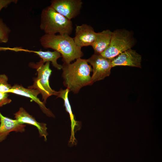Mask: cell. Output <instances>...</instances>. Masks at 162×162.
Masks as SVG:
<instances>
[{
  "label": "cell",
  "instance_id": "cell-1",
  "mask_svg": "<svg viewBox=\"0 0 162 162\" xmlns=\"http://www.w3.org/2000/svg\"><path fill=\"white\" fill-rule=\"evenodd\" d=\"M62 67L63 83L70 91L77 94L83 87L92 85V69L86 59L79 58L71 64L64 63Z\"/></svg>",
  "mask_w": 162,
  "mask_h": 162
},
{
  "label": "cell",
  "instance_id": "cell-2",
  "mask_svg": "<svg viewBox=\"0 0 162 162\" xmlns=\"http://www.w3.org/2000/svg\"><path fill=\"white\" fill-rule=\"evenodd\" d=\"M39 40L44 48L52 49L59 52L64 63H70L83 56L81 48L76 45L73 38L69 35L45 34Z\"/></svg>",
  "mask_w": 162,
  "mask_h": 162
},
{
  "label": "cell",
  "instance_id": "cell-3",
  "mask_svg": "<svg viewBox=\"0 0 162 162\" xmlns=\"http://www.w3.org/2000/svg\"><path fill=\"white\" fill-rule=\"evenodd\" d=\"M40 29L45 34L70 35L73 30V22L56 11L50 6L44 8L40 15Z\"/></svg>",
  "mask_w": 162,
  "mask_h": 162
},
{
  "label": "cell",
  "instance_id": "cell-4",
  "mask_svg": "<svg viewBox=\"0 0 162 162\" xmlns=\"http://www.w3.org/2000/svg\"><path fill=\"white\" fill-rule=\"evenodd\" d=\"M136 43L132 32L124 29L116 30L112 32L108 47L100 55L112 60L121 53L131 49Z\"/></svg>",
  "mask_w": 162,
  "mask_h": 162
},
{
  "label": "cell",
  "instance_id": "cell-5",
  "mask_svg": "<svg viewBox=\"0 0 162 162\" xmlns=\"http://www.w3.org/2000/svg\"><path fill=\"white\" fill-rule=\"evenodd\" d=\"M44 64L41 60L36 63L32 62L29 64L30 67L36 69L38 75L34 79L33 84L28 86V88L39 91L42 95L43 102L45 104L50 96H57L58 92L52 89L49 84V78L52 72L50 67V62Z\"/></svg>",
  "mask_w": 162,
  "mask_h": 162
},
{
  "label": "cell",
  "instance_id": "cell-6",
  "mask_svg": "<svg viewBox=\"0 0 162 162\" xmlns=\"http://www.w3.org/2000/svg\"><path fill=\"white\" fill-rule=\"evenodd\" d=\"M86 60L93 67L92 85L95 82L103 80L110 74L112 68V60L105 58L100 55L94 54Z\"/></svg>",
  "mask_w": 162,
  "mask_h": 162
},
{
  "label": "cell",
  "instance_id": "cell-7",
  "mask_svg": "<svg viewBox=\"0 0 162 162\" xmlns=\"http://www.w3.org/2000/svg\"><path fill=\"white\" fill-rule=\"evenodd\" d=\"M50 2L51 7L70 20L80 14L83 4L81 0H52Z\"/></svg>",
  "mask_w": 162,
  "mask_h": 162
},
{
  "label": "cell",
  "instance_id": "cell-8",
  "mask_svg": "<svg viewBox=\"0 0 162 162\" xmlns=\"http://www.w3.org/2000/svg\"><path fill=\"white\" fill-rule=\"evenodd\" d=\"M75 30V36L73 38L76 45L81 48L92 46L97 33L92 26L86 24L77 25Z\"/></svg>",
  "mask_w": 162,
  "mask_h": 162
},
{
  "label": "cell",
  "instance_id": "cell-9",
  "mask_svg": "<svg viewBox=\"0 0 162 162\" xmlns=\"http://www.w3.org/2000/svg\"><path fill=\"white\" fill-rule=\"evenodd\" d=\"M141 56L136 51L130 49L112 59V67L124 66L141 68Z\"/></svg>",
  "mask_w": 162,
  "mask_h": 162
},
{
  "label": "cell",
  "instance_id": "cell-10",
  "mask_svg": "<svg viewBox=\"0 0 162 162\" xmlns=\"http://www.w3.org/2000/svg\"><path fill=\"white\" fill-rule=\"evenodd\" d=\"M8 93H13L30 98L39 105L42 111L47 116L49 117L54 116L52 112L47 108L44 104L38 98V96L40 93L38 90L27 88L21 85H15L12 86Z\"/></svg>",
  "mask_w": 162,
  "mask_h": 162
},
{
  "label": "cell",
  "instance_id": "cell-11",
  "mask_svg": "<svg viewBox=\"0 0 162 162\" xmlns=\"http://www.w3.org/2000/svg\"><path fill=\"white\" fill-rule=\"evenodd\" d=\"M0 142L5 140L12 131L22 133L25 130L26 125L3 116L0 112Z\"/></svg>",
  "mask_w": 162,
  "mask_h": 162
},
{
  "label": "cell",
  "instance_id": "cell-12",
  "mask_svg": "<svg viewBox=\"0 0 162 162\" xmlns=\"http://www.w3.org/2000/svg\"><path fill=\"white\" fill-rule=\"evenodd\" d=\"M14 114L15 119L20 123L31 125L36 127L38 130L40 136L44 137L45 140H46V136L48 134L46 124L38 122L34 117L22 107H20L18 111Z\"/></svg>",
  "mask_w": 162,
  "mask_h": 162
},
{
  "label": "cell",
  "instance_id": "cell-13",
  "mask_svg": "<svg viewBox=\"0 0 162 162\" xmlns=\"http://www.w3.org/2000/svg\"><path fill=\"white\" fill-rule=\"evenodd\" d=\"M112 33V32L108 29L97 33L95 39L92 46L94 54L100 55L108 47Z\"/></svg>",
  "mask_w": 162,
  "mask_h": 162
},
{
  "label": "cell",
  "instance_id": "cell-14",
  "mask_svg": "<svg viewBox=\"0 0 162 162\" xmlns=\"http://www.w3.org/2000/svg\"><path fill=\"white\" fill-rule=\"evenodd\" d=\"M31 52L36 53L42 59V61L44 63L51 62L53 66L58 70L62 68V65L58 64L57 59L62 57L61 54L58 52L53 51H43L41 50L36 51L32 50Z\"/></svg>",
  "mask_w": 162,
  "mask_h": 162
},
{
  "label": "cell",
  "instance_id": "cell-15",
  "mask_svg": "<svg viewBox=\"0 0 162 162\" xmlns=\"http://www.w3.org/2000/svg\"><path fill=\"white\" fill-rule=\"evenodd\" d=\"M69 92V90L67 88L64 90L61 88L59 91L58 92L57 96V98H61L63 100L66 110L69 113L71 122H72L75 121V120L68 98V95Z\"/></svg>",
  "mask_w": 162,
  "mask_h": 162
},
{
  "label": "cell",
  "instance_id": "cell-16",
  "mask_svg": "<svg viewBox=\"0 0 162 162\" xmlns=\"http://www.w3.org/2000/svg\"><path fill=\"white\" fill-rule=\"evenodd\" d=\"M10 32V29L0 18V43L8 42Z\"/></svg>",
  "mask_w": 162,
  "mask_h": 162
},
{
  "label": "cell",
  "instance_id": "cell-17",
  "mask_svg": "<svg viewBox=\"0 0 162 162\" xmlns=\"http://www.w3.org/2000/svg\"><path fill=\"white\" fill-rule=\"evenodd\" d=\"M8 78L5 74H0V92L8 93L12 86L8 82Z\"/></svg>",
  "mask_w": 162,
  "mask_h": 162
},
{
  "label": "cell",
  "instance_id": "cell-18",
  "mask_svg": "<svg viewBox=\"0 0 162 162\" xmlns=\"http://www.w3.org/2000/svg\"><path fill=\"white\" fill-rule=\"evenodd\" d=\"M8 93L0 92V108L10 103L11 100L8 98Z\"/></svg>",
  "mask_w": 162,
  "mask_h": 162
},
{
  "label": "cell",
  "instance_id": "cell-19",
  "mask_svg": "<svg viewBox=\"0 0 162 162\" xmlns=\"http://www.w3.org/2000/svg\"><path fill=\"white\" fill-rule=\"evenodd\" d=\"M17 0H0V11L4 8H6L11 3L16 4Z\"/></svg>",
  "mask_w": 162,
  "mask_h": 162
},
{
  "label": "cell",
  "instance_id": "cell-20",
  "mask_svg": "<svg viewBox=\"0 0 162 162\" xmlns=\"http://www.w3.org/2000/svg\"><path fill=\"white\" fill-rule=\"evenodd\" d=\"M20 162H22V161H20Z\"/></svg>",
  "mask_w": 162,
  "mask_h": 162
}]
</instances>
